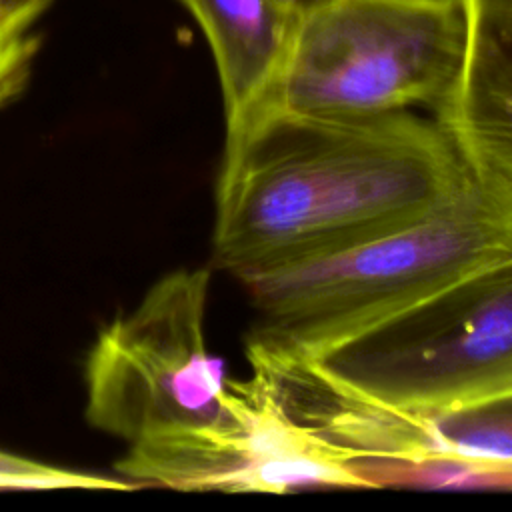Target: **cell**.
Listing matches in <instances>:
<instances>
[{
	"mask_svg": "<svg viewBox=\"0 0 512 512\" xmlns=\"http://www.w3.org/2000/svg\"><path fill=\"white\" fill-rule=\"evenodd\" d=\"M208 270L162 276L86 358V420L128 444L130 484L290 492L308 472L302 434L264 380H228L206 344Z\"/></svg>",
	"mask_w": 512,
	"mask_h": 512,
	"instance_id": "cell-1",
	"label": "cell"
},
{
	"mask_svg": "<svg viewBox=\"0 0 512 512\" xmlns=\"http://www.w3.org/2000/svg\"><path fill=\"white\" fill-rule=\"evenodd\" d=\"M468 172L440 122L258 112L226 132L212 266L238 282L408 222Z\"/></svg>",
	"mask_w": 512,
	"mask_h": 512,
	"instance_id": "cell-2",
	"label": "cell"
},
{
	"mask_svg": "<svg viewBox=\"0 0 512 512\" xmlns=\"http://www.w3.org/2000/svg\"><path fill=\"white\" fill-rule=\"evenodd\" d=\"M512 254V192L468 172L428 212L344 248L242 280L248 356L298 360Z\"/></svg>",
	"mask_w": 512,
	"mask_h": 512,
	"instance_id": "cell-3",
	"label": "cell"
},
{
	"mask_svg": "<svg viewBox=\"0 0 512 512\" xmlns=\"http://www.w3.org/2000/svg\"><path fill=\"white\" fill-rule=\"evenodd\" d=\"M272 362L296 364L334 392L416 416L512 396V254L306 358Z\"/></svg>",
	"mask_w": 512,
	"mask_h": 512,
	"instance_id": "cell-4",
	"label": "cell"
},
{
	"mask_svg": "<svg viewBox=\"0 0 512 512\" xmlns=\"http://www.w3.org/2000/svg\"><path fill=\"white\" fill-rule=\"evenodd\" d=\"M464 42L462 0H316L300 12L286 60L250 116L434 112L458 80Z\"/></svg>",
	"mask_w": 512,
	"mask_h": 512,
	"instance_id": "cell-5",
	"label": "cell"
},
{
	"mask_svg": "<svg viewBox=\"0 0 512 512\" xmlns=\"http://www.w3.org/2000/svg\"><path fill=\"white\" fill-rule=\"evenodd\" d=\"M312 426L314 434L344 458H458L512 464V396L416 416L330 392L318 404Z\"/></svg>",
	"mask_w": 512,
	"mask_h": 512,
	"instance_id": "cell-6",
	"label": "cell"
},
{
	"mask_svg": "<svg viewBox=\"0 0 512 512\" xmlns=\"http://www.w3.org/2000/svg\"><path fill=\"white\" fill-rule=\"evenodd\" d=\"M464 58L434 118L464 162L512 192V0H462Z\"/></svg>",
	"mask_w": 512,
	"mask_h": 512,
	"instance_id": "cell-7",
	"label": "cell"
},
{
	"mask_svg": "<svg viewBox=\"0 0 512 512\" xmlns=\"http://www.w3.org/2000/svg\"><path fill=\"white\" fill-rule=\"evenodd\" d=\"M210 46L226 132L264 100L290 50L300 8L284 0H178Z\"/></svg>",
	"mask_w": 512,
	"mask_h": 512,
	"instance_id": "cell-8",
	"label": "cell"
},
{
	"mask_svg": "<svg viewBox=\"0 0 512 512\" xmlns=\"http://www.w3.org/2000/svg\"><path fill=\"white\" fill-rule=\"evenodd\" d=\"M52 0H30L0 14V110L14 102L28 86L40 52L38 18Z\"/></svg>",
	"mask_w": 512,
	"mask_h": 512,
	"instance_id": "cell-9",
	"label": "cell"
},
{
	"mask_svg": "<svg viewBox=\"0 0 512 512\" xmlns=\"http://www.w3.org/2000/svg\"><path fill=\"white\" fill-rule=\"evenodd\" d=\"M6 488H132L126 480H110L64 470L0 450V490Z\"/></svg>",
	"mask_w": 512,
	"mask_h": 512,
	"instance_id": "cell-10",
	"label": "cell"
},
{
	"mask_svg": "<svg viewBox=\"0 0 512 512\" xmlns=\"http://www.w3.org/2000/svg\"><path fill=\"white\" fill-rule=\"evenodd\" d=\"M24 2H30V0H0V14L18 6V4H24Z\"/></svg>",
	"mask_w": 512,
	"mask_h": 512,
	"instance_id": "cell-11",
	"label": "cell"
},
{
	"mask_svg": "<svg viewBox=\"0 0 512 512\" xmlns=\"http://www.w3.org/2000/svg\"><path fill=\"white\" fill-rule=\"evenodd\" d=\"M284 2H288V4H292V6H296V8H300V10H304L306 6L314 4L316 0H284Z\"/></svg>",
	"mask_w": 512,
	"mask_h": 512,
	"instance_id": "cell-12",
	"label": "cell"
}]
</instances>
